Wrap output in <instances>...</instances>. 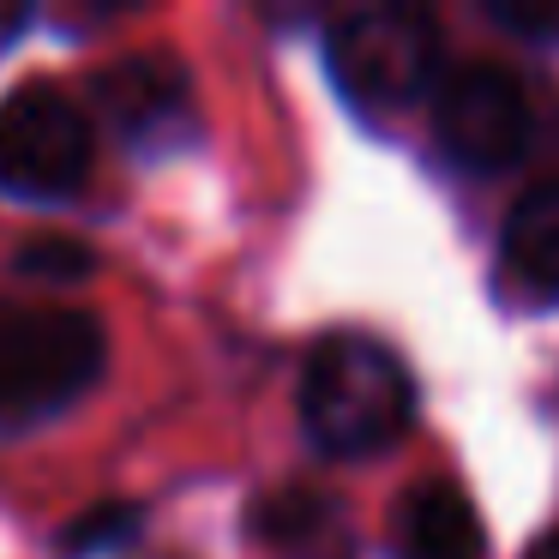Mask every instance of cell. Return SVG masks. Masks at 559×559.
<instances>
[{"instance_id": "5b68a950", "label": "cell", "mask_w": 559, "mask_h": 559, "mask_svg": "<svg viewBox=\"0 0 559 559\" xmlns=\"http://www.w3.org/2000/svg\"><path fill=\"white\" fill-rule=\"evenodd\" d=\"M433 133L457 169L493 175L506 163H518L523 145H530V103H523L518 79L506 67H463L439 91Z\"/></svg>"}, {"instance_id": "9c48e42d", "label": "cell", "mask_w": 559, "mask_h": 559, "mask_svg": "<svg viewBox=\"0 0 559 559\" xmlns=\"http://www.w3.org/2000/svg\"><path fill=\"white\" fill-rule=\"evenodd\" d=\"M506 277L535 301H559V181H542L506 217Z\"/></svg>"}, {"instance_id": "6da1fadb", "label": "cell", "mask_w": 559, "mask_h": 559, "mask_svg": "<svg viewBox=\"0 0 559 559\" xmlns=\"http://www.w3.org/2000/svg\"><path fill=\"white\" fill-rule=\"evenodd\" d=\"M415 385L409 367L373 337H325L301 379V421L331 457L379 451L409 427Z\"/></svg>"}, {"instance_id": "30bf717a", "label": "cell", "mask_w": 559, "mask_h": 559, "mask_svg": "<svg viewBox=\"0 0 559 559\" xmlns=\"http://www.w3.org/2000/svg\"><path fill=\"white\" fill-rule=\"evenodd\" d=\"M133 523H139L133 506H97L61 535V554L67 559H91V554H103V547H121L127 535H133Z\"/></svg>"}, {"instance_id": "8992f818", "label": "cell", "mask_w": 559, "mask_h": 559, "mask_svg": "<svg viewBox=\"0 0 559 559\" xmlns=\"http://www.w3.org/2000/svg\"><path fill=\"white\" fill-rule=\"evenodd\" d=\"M253 542L271 559H355L349 518L319 487H277L253 506Z\"/></svg>"}, {"instance_id": "8fae6325", "label": "cell", "mask_w": 559, "mask_h": 559, "mask_svg": "<svg viewBox=\"0 0 559 559\" xmlns=\"http://www.w3.org/2000/svg\"><path fill=\"white\" fill-rule=\"evenodd\" d=\"M481 13L523 43H559V0H487Z\"/></svg>"}, {"instance_id": "3957f363", "label": "cell", "mask_w": 559, "mask_h": 559, "mask_svg": "<svg viewBox=\"0 0 559 559\" xmlns=\"http://www.w3.org/2000/svg\"><path fill=\"white\" fill-rule=\"evenodd\" d=\"M325 55L361 109H409L439 73V25L415 7H355L331 19Z\"/></svg>"}, {"instance_id": "52a82bcc", "label": "cell", "mask_w": 559, "mask_h": 559, "mask_svg": "<svg viewBox=\"0 0 559 559\" xmlns=\"http://www.w3.org/2000/svg\"><path fill=\"white\" fill-rule=\"evenodd\" d=\"M97 91L127 139H169L187 121V73L169 55H127L103 67Z\"/></svg>"}, {"instance_id": "277c9868", "label": "cell", "mask_w": 559, "mask_h": 559, "mask_svg": "<svg viewBox=\"0 0 559 559\" xmlns=\"http://www.w3.org/2000/svg\"><path fill=\"white\" fill-rule=\"evenodd\" d=\"M91 121L67 91L19 85L0 103V193L61 199L91 175Z\"/></svg>"}, {"instance_id": "ba28073f", "label": "cell", "mask_w": 559, "mask_h": 559, "mask_svg": "<svg viewBox=\"0 0 559 559\" xmlns=\"http://www.w3.org/2000/svg\"><path fill=\"white\" fill-rule=\"evenodd\" d=\"M403 559H481V518L451 481H421L397 506Z\"/></svg>"}, {"instance_id": "4fadbf2b", "label": "cell", "mask_w": 559, "mask_h": 559, "mask_svg": "<svg viewBox=\"0 0 559 559\" xmlns=\"http://www.w3.org/2000/svg\"><path fill=\"white\" fill-rule=\"evenodd\" d=\"M523 559H559V530H547V535H542V542H535Z\"/></svg>"}, {"instance_id": "7a4b0ae2", "label": "cell", "mask_w": 559, "mask_h": 559, "mask_svg": "<svg viewBox=\"0 0 559 559\" xmlns=\"http://www.w3.org/2000/svg\"><path fill=\"white\" fill-rule=\"evenodd\" d=\"M109 337L85 307H0V427L61 415L97 385Z\"/></svg>"}, {"instance_id": "7c38bea8", "label": "cell", "mask_w": 559, "mask_h": 559, "mask_svg": "<svg viewBox=\"0 0 559 559\" xmlns=\"http://www.w3.org/2000/svg\"><path fill=\"white\" fill-rule=\"evenodd\" d=\"M91 265H97L91 247L73 241V235H37V241L19 253V271H31V277H85Z\"/></svg>"}]
</instances>
